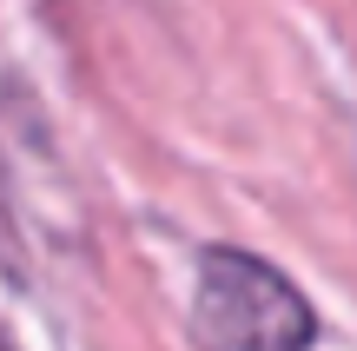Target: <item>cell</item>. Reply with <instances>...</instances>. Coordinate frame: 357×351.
<instances>
[{
  "mask_svg": "<svg viewBox=\"0 0 357 351\" xmlns=\"http://www.w3.org/2000/svg\"><path fill=\"white\" fill-rule=\"evenodd\" d=\"M0 351H7V338H0Z\"/></svg>",
  "mask_w": 357,
  "mask_h": 351,
  "instance_id": "obj_2",
  "label": "cell"
},
{
  "mask_svg": "<svg viewBox=\"0 0 357 351\" xmlns=\"http://www.w3.org/2000/svg\"><path fill=\"white\" fill-rule=\"evenodd\" d=\"M199 351H305L311 345V305L252 252H205L199 259V299H192Z\"/></svg>",
  "mask_w": 357,
  "mask_h": 351,
  "instance_id": "obj_1",
  "label": "cell"
}]
</instances>
